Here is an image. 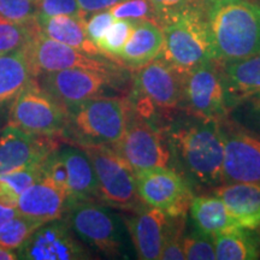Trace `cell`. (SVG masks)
<instances>
[{
    "label": "cell",
    "mask_w": 260,
    "mask_h": 260,
    "mask_svg": "<svg viewBox=\"0 0 260 260\" xmlns=\"http://www.w3.org/2000/svg\"><path fill=\"white\" fill-rule=\"evenodd\" d=\"M58 146L54 136L31 134L8 124L0 133V175L40 165Z\"/></svg>",
    "instance_id": "15"
},
{
    "label": "cell",
    "mask_w": 260,
    "mask_h": 260,
    "mask_svg": "<svg viewBox=\"0 0 260 260\" xmlns=\"http://www.w3.org/2000/svg\"><path fill=\"white\" fill-rule=\"evenodd\" d=\"M184 76L186 74L158 57L136 71L133 96L149 105L174 109L183 103Z\"/></svg>",
    "instance_id": "14"
},
{
    "label": "cell",
    "mask_w": 260,
    "mask_h": 260,
    "mask_svg": "<svg viewBox=\"0 0 260 260\" xmlns=\"http://www.w3.org/2000/svg\"><path fill=\"white\" fill-rule=\"evenodd\" d=\"M220 65L232 109L260 92V53Z\"/></svg>",
    "instance_id": "23"
},
{
    "label": "cell",
    "mask_w": 260,
    "mask_h": 260,
    "mask_svg": "<svg viewBox=\"0 0 260 260\" xmlns=\"http://www.w3.org/2000/svg\"><path fill=\"white\" fill-rule=\"evenodd\" d=\"M133 27V19H116L98 44V48L103 52L104 56L117 61L123 47L132 35Z\"/></svg>",
    "instance_id": "30"
},
{
    "label": "cell",
    "mask_w": 260,
    "mask_h": 260,
    "mask_svg": "<svg viewBox=\"0 0 260 260\" xmlns=\"http://www.w3.org/2000/svg\"><path fill=\"white\" fill-rule=\"evenodd\" d=\"M35 77L44 73H52L65 69H89L105 73L125 71L121 63L106 57H94L83 53L76 48L58 42L42 34L37 28L34 35L27 44Z\"/></svg>",
    "instance_id": "9"
},
{
    "label": "cell",
    "mask_w": 260,
    "mask_h": 260,
    "mask_svg": "<svg viewBox=\"0 0 260 260\" xmlns=\"http://www.w3.org/2000/svg\"><path fill=\"white\" fill-rule=\"evenodd\" d=\"M123 0H77L80 9L86 16L92 15L94 12L104 11V10H109L113 5L118 4Z\"/></svg>",
    "instance_id": "38"
},
{
    "label": "cell",
    "mask_w": 260,
    "mask_h": 260,
    "mask_svg": "<svg viewBox=\"0 0 260 260\" xmlns=\"http://www.w3.org/2000/svg\"><path fill=\"white\" fill-rule=\"evenodd\" d=\"M67 223L81 241L107 256L124 254L123 230L116 214L94 200L76 201L68 209Z\"/></svg>",
    "instance_id": "6"
},
{
    "label": "cell",
    "mask_w": 260,
    "mask_h": 260,
    "mask_svg": "<svg viewBox=\"0 0 260 260\" xmlns=\"http://www.w3.org/2000/svg\"><path fill=\"white\" fill-rule=\"evenodd\" d=\"M17 213V207L9 206V205H4L0 203V228L4 225L8 220L14 218Z\"/></svg>",
    "instance_id": "39"
},
{
    "label": "cell",
    "mask_w": 260,
    "mask_h": 260,
    "mask_svg": "<svg viewBox=\"0 0 260 260\" xmlns=\"http://www.w3.org/2000/svg\"><path fill=\"white\" fill-rule=\"evenodd\" d=\"M84 22H86V18L65 15L52 16V17H37L39 28L42 34H45L46 37L76 48L89 56L105 57L96 45H94L87 37Z\"/></svg>",
    "instance_id": "24"
},
{
    "label": "cell",
    "mask_w": 260,
    "mask_h": 260,
    "mask_svg": "<svg viewBox=\"0 0 260 260\" xmlns=\"http://www.w3.org/2000/svg\"><path fill=\"white\" fill-rule=\"evenodd\" d=\"M111 147L134 171L169 167L171 159L160 130L140 118L130 117L122 139Z\"/></svg>",
    "instance_id": "13"
},
{
    "label": "cell",
    "mask_w": 260,
    "mask_h": 260,
    "mask_svg": "<svg viewBox=\"0 0 260 260\" xmlns=\"http://www.w3.org/2000/svg\"><path fill=\"white\" fill-rule=\"evenodd\" d=\"M189 212L197 229L207 235L213 236L234 228H241L224 201L216 194L194 197Z\"/></svg>",
    "instance_id": "25"
},
{
    "label": "cell",
    "mask_w": 260,
    "mask_h": 260,
    "mask_svg": "<svg viewBox=\"0 0 260 260\" xmlns=\"http://www.w3.org/2000/svg\"><path fill=\"white\" fill-rule=\"evenodd\" d=\"M83 149L96 175L98 199L117 209L138 211L144 207L138 191L135 171L111 146Z\"/></svg>",
    "instance_id": "5"
},
{
    "label": "cell",
    "mask_w": 260,
    "mask_h": 260,
    "mask_svg": "<svg viewBox=\"0 0 260 260\" xmlns=\"http://www.w3.org/2000/svg\"><path fill=\"white\" fill-rule=\"evenodd\" d=\"M172 217L155 207H141L125 220L136 254L142 260H158Z\"/></svg>",
    "instance_id": "17"
},
{
    "label": "cell",
    "mask_w": 260,
    "mask_h": 260,
    "mask_svg": "<svg viewBox=\"0 0 260 260\" xmlns=\"http://www.w3.org/2000/svg\"><path fill=\"white\" fill-rule=\"evenodd\" d=\"M183 103L197 118L219 121L225 117L232 106L220 61L210 60L186 74Z\"/></svg>",
    "instance_id": "11"
},
{
    "label": "cell",
    "mask_w": 260,
    "mask_h": 260,
    "mask_svg": "<svg viewBox=\"0 0 260 260\" xmlns=\"http://www.w3.org/2000/svg\"><path fill=\"white\" fill-rule=\"evenodd\" d=\"M38 5L34 0H0V15L17 23L37 21Z\"/></svg>",
    "instance_id": "32"
},
{
    "label": "cell",
    "mask_w": 260,
    "mask_h": 260,
    "mask_svg": "<svg viewBox=\"0 0 260 260\" xmlns=\"http://www.w3.org/2000/svg\"><path fill=\"white\" fill-rule=\"evenodd\" d=\"M256 232H258V239H259V242H260V226L256 229Z\"/></svg>",
    "instance_id": "43"
},
{
    "label": "cell",
    "mask_w": 260,
    "mask_h": 260,
    "mask_svg": "<svg viewBox=\"0 0 260 260\" xmlns=\"http://www.w3.org/2000/svg\"><path fill=\"white\" fill-rule=\"evenodd\" d=\"M214 58L220 63L260 53V3L216 0L207 9Z\"/></svg>",
    "instance_id": "1"
},
{
    "label": "cell",
    "mask_w": 260,
    "mask_h": 260,
    "mask_svg": "<svg viewBox=\"0 0 260 260\" xmlns=\"http://www.w3.org/2000/svg\"><path fill=\"white\" fill-rule=\"evenodd\" d=\"M23 260H81L90 259L88 249L75 235L67 220L44 223L16 249Z\"/></svg>",
    "instance_id": "12"
},
{
    "label": "cell",
    "mask_w": 260,
    "mask_h": 260,
    "mask_svg": "<svg viewBox=\"0 0 260 260\" xmlns=\"http://www.w3.org/2000/svg\"><path fill=\"white\" fill-rule=\"evenodd\" d=\"M213 2H216V0H191L190 4L197 5V6H199V8H201V9L207 10V9L210 8L211 4H212Z\"/></svg>",
    "instance_id": "42"
},
{
    "label": "cell",
    "mask_w": 260,
    "mask_h": 260,
    "mask_svg": "<svg viewBox=\"0 0 260 260\" xmlns=\"http://www.w3.org/2000/svg\"><path fill=\"white\" fill-rule=\"evenodd\" d=\"M67 109L39 86L34 79L10 105L9 125L39 135H60Z\"/></svg>",
    "instance_id": "7"
},
{
    "label": "cell",
    "mask_w": 260,
    "mask_h": 260,
    "mask_svg": "<svg viewBox=\"0 0 260 260\" xmlns=\"http://www.w3.org/2000/svg\"><path fill=\"white\" fill-rule=\"evenodd\" d=\"M37 17H52V16H73L87 18L80 9L77 0H39Z\"/></svg>",
    "instance_id": "35"
},
{
    "label": "cell",
    "mask_w": 260,
    "mask_h": 260,
    "mask_svg": "<svg viewBox=\"0 0 260 260\" xmlns=\"http://www.w3.org/2000/svg\"><path fill=\"white\" fill-rule=\"evenodd\" d=\"M164 48L161 58L187 74L216 60L207 23V10L190 4L180 15L161 25Z\"/></svg>",
    "instance_id": "4"
},
{
    "label": "cell",
    "mask_w": 260,
    "mask_h": 260,
    "mask_svg": "<svg viewBox=\"0 0 260 260\" xmlns=\"http://www.w3.org/2000/svg\"><path fill=\"white\" fill-rule=\"evenodd\" d=\"M115 21L116 18L113 17L109 10H104V11L94 12V14L89 15V18H86V22H84L87 37L98 46L104 35L106 34L107 29L111 27V24Z\"/></svg>",
    "instance_id": "36"
},
{
    "label": "cell",
    "mask_w": 260,
    "mask_h": 260,
    "mask_svg": "<svg viewBox=\"0 0 260 260\" xmlns=\"http://www.w3.org/2000/svg\"><path fill=\"white\" fill-rule=\"evenodd\" d=\"M149 2L153 8L155 21L162 25L188 8L191 0H149Z\"/></svg>",
    "instance_id": "37"
},
{
    "label": "cell",
    "mask_w": 260,
    "mask_h": 260,
    "mask_svg": "<svg viewBox=\"0 0 260 260\" xmlns=\"http://www.w3.org/2000/svg\"><path fill=\"white\" fill-rule=\"evenodd\" d=\"M116 19H155L149 0H123L109 9Z\"/></svg>",
    "instance_id": "34"
},
{
    "label": "cell",
    "mask_w": 260,
    "mask_h": 260,
    "mask_svg": "<svg viewBox=\"0 0 260 260\" xmlns=\"http://www.w3.org/2000/svg\"><path fill=\"white\" fill-rule=\"evenodd\" d=\"M57 151L67 170L68 190L71 204L96 199V175L86 151L75 145L58 146Z\"/></svg>",
    "instance_id": "19"
},
{
    "label": "cell",
    "mask_w": 260,
    "mask_h": 260,
    "mask_svg": "<svg viewBox=\"0 0 260 260\" xmlns=\"http://www.w3.org/2000/svg\"><path fill=\"white\" fill-rule=\"evenodd\" d=\"M34 2H35V3H37V4H38V2H39V0H34Z\"/></svg>",
    "instance_id": "44"
},
{
    "label": "cell",
    "mask_w": 260,
    "mask_h": 260,
    "mask_svg": "<svg viewBox=\"0 0 260 260\" xmlns=\"http://www.w3.org/2000/svg\"><path fill=\"white\" fill-rule=\"evenodd\" d=\"M71 205L70 197L46 175L27 188L17 201L18 213L42 223L63 218Z\"/></svg>",
    "instance_id": "18"
},
{
    "label": "cell",
    "mask_w": 260,
    "mask_h": 260,
    "mask_svg": "<svg viewBox=\"0 0 260 260\" xmlns=\"http://www.w3.org/2000/svg\"><path fill=\"white\" fill-rule=\"evenodd\" d=\"M213 191L226 205L241 228L256 230L260 226V184L226 183Z\"/></svg>",
    "instance_id": "21"
},
{
    "label": "cell",
    "mask_w": 260,
    "mask_h": 260,
    "mask_svg": "<svg viewBox=\"0 0 260 260\" xmlns=\"http://www.w3.org/2000/svg\"><path fill=\"white\" fill-rule=\"evenodd\" d=\"M17 252L0 246V260H17Z\"/></svg>",
    "instance_id": "41"
},
{
    "label": "cell",
    "mask_w": 260,
    "mask_h": 260,
    "mask_svg": "<svg viewBox=\"0 0 260 260\" xmlns=\"http://www.w3.org/2000/svg\"><path fill=\"white\" fill-rule=\"evenodd\" d=\"M186 224V217H172L170 229L162 245L160 256L161 260H183L184 253L182 247V237Z\"/></svg>",
    "instance_id": "33"
},
{
    "label": "cell",
    "mask_w": 260,
    "mask_h": 260,
    "mask_svg": "<svg viewBox=\"0 0 260 260\" xmlns=\"http://www.w3.org/2000/svg\"><path fill=\"white\" fill-rule=\"evenodd\" d=\"M37 79L29 58L27 45L0 54V111L11 105L15 98Z\"/></svg>",
    "instance_id": "22"
},
{
    "label": "cell",
    "mask_w": 260,
    "mask_h": 260,
    "mask_svg": "<svg viewBox=\"0 0 260 260\" xmlns=\"http://www.w3.org/2000/svg\"><path fill=\"white\" fill-rule=\"evenodd\" d=\"M38 28L37 21L17 23L0 15V54L9 53L25 46Z\"/></svg>",
    "instance_id": "28"
},
{
    "label": "cell",
    "mask_w": 260,
    "mask_h": 260,
    "mask_svg": "<svg viewBox=\"0 0 260 260\" xmlns=\"http://www.w3.org/2000/svg\"><path fill=\"white\" fill-rule=\"evenodd\" d=\"M246 102L248 103L249 111H251L260 121V92L254 94V95H252L251 98H248Z\"/></svg>",
    "instance_id": "40"
},
{
    "label": "cell",
    "mask_w": 260,
    "mask_h": 260,
    "mask_svg": "<svg viewBox=\"0 0 260 260\" xmlns=\"http://www.w3.org/2000/svg\"><path fill=\"white\" fill-rule=\"evenodd\" d=\"M224 184H260V138L251 133L223 132Z\"/></svg>",
    "instance_id": "16"
},
{
    "label": "cell",
    "mask_w": 260,
    "mask_h": 260,
    "mask_svg": "<svg viewBox=\"0 0 260 260\" xmlns=\"http://www.w3.org/2000/svg\"><path fill=\"white\" fill-rule=\"evenodd\" d=\"M169 144L193 180L214 188L224 184V139L218 121L200 119L176 128Z\"/></svg>",
    "instance_id": "3"
},
{
    "label": "cell",
    "mask_w": 260,
    "mask_h": 260,
    "mask_svg": "<svg viewBox=\"0 0 260 260\" xmlns=\"http://www.w3.org/2000/svg\"><path fill=\"white\" fill-rule=\"evenodd\" d=\"M253 230L234 228L212 236L216 259L254 260L260 258V242Z\"/></svg>",
    "instance_id": "26"
},
{
    "label": "cell",
    "mask_w": 260,
    "mask_h": 260,
    "mask_svg": "<svg viewBox=\"0 0 260 260\" xmlns=\"http://www.w3.org/2000/svg\"><path fill=\"white\" fill-rule=\"evenodd\" d=\"M164 31L153 19H136L132 35L118 59L132 69H139L161 56Z\"/></svg>",
    "instance_id": "20"
},
{
    "label": "cell",
    "mask_w": 260,
    "mask_h": 260,
    "mask_svg": "<svg viewBox=\"0 0 260 260\" xmlns=\"http://www.w3.org/2000/svg\"><path fill=\"white\" fill-rule=\"evenodd\" d=\"M42 224L40 220L17 213L0 228V246L16 251Z\"/></svg>",
    "instance_id": "29"
},
{
    "label": "cell",
    "mask_w": 260,
    "mask_h": 260,
    "mask_svg": "<svg viewBox=\"0 0 260 260\" xmlns=\"http://www.w3.org/2000/svg\"><path fill=\"white\" fill-rule=\"evenodd\" d=\"M138 191L145 205L170 217H187L193 190L188 180L174 169L153 168L135 171Z\"/></svg>",
    "instance_id": "10"
},
{
    "label": "cell",
    "mask_w": 260,
    "mask_h": 260,
    "mask_svg": "<svg viewBox=\"0 0 260 260\" xmlns=\"http://www.w3.org/2000/svg\"><path fill=\"white\" fill-rule=\"evenodd\" d=\"M67 109V123L60 135L79 147L116 145L129 122V106L117 96L100 95Z\"/></svg>",
    "instance_id": "2"
},
{
    "label": "cell",
    "mask_w": 260,
    "mask_h": 260,
    "mask_svg": "<svg viewBox=\"0 0 260 260\" xmlns=\"http://www.w3.org/2000/svg\"><path fill=\"white\" fill-rule=\"evenodd\" d=\"M124 73H105L89 69H65L37 76L39 86L64 107L94 96L124 82Z\"/></svg>",
    "instance_id": "8"
},
{
    "label": "cell",
    "mask_w": 260,
    "mask_h": 260,
    "mask_svg": "<svg viewBox=\"0 0 260 260\" xmlns=\"http://www.w3.org/2000/svg\"><path fill=\"white\" fill-rule=\"evenodd\" d=\"M184 259L188 260H213L216 259L213 239L199 229L189 234H183L182 237Z\"/></svg>",
    "instance_id": "31"
},
{
    "label": "cell",
    "mask_w": 260,
    "mask_h": 260,
    "mask_svg": "<svg viewBox=\"0 0 260 260\" xmlns=\"http://www.w3.org/2000/svg\"><path fill=\"white\" fill-rule=\"evenodd\" d=\"M41 165L0 175V203L17 206L21 194L42 176Z\"/></svg>",
    "instance_id": "27"
}]
</instances>
